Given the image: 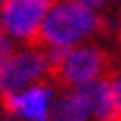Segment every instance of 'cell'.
Instances as JSON below:
<instances>
[{"label": "cell", "mask_w": 121, "mask_h": 121, "mask_svg": "<svg viewBox=\"0 0 121 121\" xmlns=\"http://www.w3.org/2000/svg\"><path fill=\"white\" fill-rule=\"evenodd\" d=\"M10 55H12V45H10V40H7L5 29H0V69H3V64L7 62Z\"/></svg>", "instance_id": "cell-7"}, {"label": "cell", "mask_w": 121, "mask_h": 121, "mask_svg": "<svg viewBox=\"0 0 121 121\" xmlns=\"http://www.w3.org/2000/svg\"><path fill=\"white\" fill-rule=\"evenodd\" d=\"M78 3H83V5H88V7H100L104 0H78Z\"/></svg>", "instance_id": "cell-8"}, {"label": "cell", "mask_w": 121, "mask_h": 121, "mask_svg": "<svg viewBox=\"0 0 121 121\" xmlns=\"http://www.w3.org/2000/svg\"><path fill=\"white\" fill-rule=\"evenodd\" d=\"M88 33H109V22L78 0H57L36 33L24 43L31 50H48L52 45H71Z\"/></svg>", "instance_id": "cell-1"}, {"label": "cell", "mask_w": 121, "mask_h": 121, "mask_svg": "<svg viewBox=\"0 0 121 121\" xmlns=\"http://www.w3.org/2000/svg\"><path fill=\"white\" fill-rule=\"evenodd\" d=\"M116 38H119V45H121V29H119V33H116Z\"/></svg>", "instance_id": "cell-9"}, {"label": "cell", "mask_w": 121, "mask_h": 121, "mask_svg": "<svg viewBox=\"0 0 121 121\" xmlns=\"http://www.w3.org/2000/svg\"><path fill=\"white\" fill-rule=\"evenodd\" d=\"M48 7H52L48 0H5L3 12H0L5 33L29 40L45 19Z\"/></svg>", "instance_id": "cell-4"}, {"label": "cell", "mask_w": 121, "mask_h": 121, "mask_svg": "<svg viewBox=\"0 0 121 121\" xmlns=\"http://www.w3.org/2000/svg\"><path fill=\"white\" fill-rule=\"evenodd\" d=\"M50 86L36 83L24 93H0V109L10 116H22L26 121L50 119Z\"/></svg>", "instance_id": "cell-5"}, {"label": "cell", "mask_w": 121, "mask_h": 121, "mask_svg": "<svg viewBox=\"0 0 121 121\" xmlns=\"http://www.w3.org/2000/svg\"><path fill=\"white\" fill-rule=\"evenodd\" d=\"M90 112H93V104L86 90L74 88V90H64L57 97V102L50 109L48 121H86Z\"/></svg>", "instance_id": "cell-6"}, {"label": "cell", "mask_w": 121, "mask_h": 121, "mask_svg": "<svg viewBox=\"0 0 121 121\" xmlns=\"http://www.w3.org/2000/svg\"><path fill=\"white\" fill-rule=\"evenodd\" d=\"M0 29H3V26H0Z\"/></svg>", "instance_id": "cell-11"}, {"label": "cell", "mask_w": 121, "mask_h": 121, "mask_svg": "<svg viewBox=\"0 0 121 121\" xmlns=\"http://www.w3.org/2000/svg\"><path fill=\"white\" fill-rule=\"evenodd\" d=\"M48 55L45 50L12 52L0 69V93H22L29 83H45Z\"/></svg>", "instance_id": "cell-3"}, {"label": "cell", "mask_w": 121, "mask_h": 121, "mask_svg": "<svg viewBox=\"0 0 121 121\" xmlns=\"http://www.w3.org/2000/svg\"><path fill=\"white\" fill-rule=\"evenodd\" d=\"M116 74L119 69L109 50L100 45H83V48H69L62 62L48 69L45 83L59 90H74L100 78H114Z\"/></svg>", "instance_id": "cell-2"}, {"label": "cell", "mask_w": 121, "mask_h": 121, "mask_svg": "<svg viewBox=\"0 0 121 121\" xmlns=\"http://www.w3.org/2000/svg\"><path fill=\"white\" fill-rule=\"evenodd\" d=\"M48 3H50V5H55V3H57V0H48Z\"/></svg>", "instance_id": "cell-10"}]
</instances>
